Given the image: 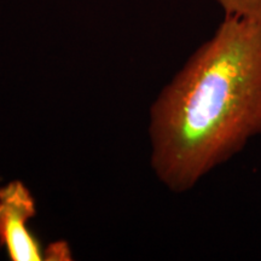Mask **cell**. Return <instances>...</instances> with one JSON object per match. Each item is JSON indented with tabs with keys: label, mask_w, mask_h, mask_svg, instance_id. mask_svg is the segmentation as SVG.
<instances>
[{
	"label": "cell",
	"mask_w": 261,
	"mask_h": 261,
	"mask_svg": "<svg viewBox=\"0 0 261 261\" xmlns=\"http://www.w3.org/2000/svg\"><path fill=\"white\" fill-rule=\"evenodd\" d=\"M260 136L261 22L224 16L152 104V168L184 192Z\"/></svg>",
	"instance_id": "obj_1"
},
{
	"label": "cell",
	"mask_w": 261,
	"mask_h": 261,
	"mask_svg": "<svg viewBox=\"0 0 261 261\" xmlns=\"http://www.w3.org/2000/svg\"><path fill=\"white\" fill-rule=\"evenodd\" d=\"M37 215L35 200L22 181L12 180L0 187V247L10 260L47 259L28 223Z\"/></svg>",
	"instance_id": "obj_2"
},
{
	"label": "cell",
	"mask_w": 261,
	"mask_h": 261,
	"mask_svg": "<svg viewBox=\"0 0 261 261\" xmlns=\"http://www.w3.org/2000/svg\"><path fill=\"white\" fill-rule=\"evenodd\" d=\"M224 16L261 22V0H218Z\"/></svg>",
	"instance_id": "obj_3"
}]
</instances>
